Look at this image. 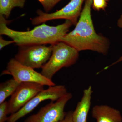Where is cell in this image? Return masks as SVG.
Segmentation results:
<instances>
[{"instance_id": "obj_7", "label": "cell", "mask_w": 122, "mask_h": 122, "mask_svg": "<svg viewBox=\"0 0 122 122\" xmlns=\"http://www.w3.org/2000/svg\"><path fill=\"white\" fill-rule=\"evenodd\" d=\"M71 93L67 94L55 102L42 107L37 113L30 116L24 122H59L65 118L66 113L64 111L67 102L72 98Z\"/></svg>"}, {"instance_id": "obj_11", "label": "cell", "mask_w": 122, "mask_h": 122, "mask_svg": "<svg viewBox=\"0 0 122 122\" xmlns=\"http://www.w3.org/2000/svg\"><path fill=\"white\" fill-rule=\"evenodd\" d=\"M92 115L97 122H122L120 111L106 105H97L93 107Z\"/></svg>"}, {"instance_id": "obj_4", "label": "cell", "mask_w": 122, "mask_h": 122, "mask_svg": "<svg viewBox=\"0 0 122 122\" xmlns=\"http://www.w3.org/2000/svg\"><path fill=\"white\" fill-rule=\"evenodd\" d=\"M52 53L51 46L36 45L19 46L14 58L19 63L33 69L42 68Z\"/></svg>"}, {"instance_id": "obj_13", "label": "cell", "mask_w": 122, "mask_h": 122, "mask_svg": "<svg viewBox=\"0 0 122 122\" xmlns=\"http://www.w3.org/2000/svg\"><path fill=\"white\" fill-rule=\"evenodd\" d=\"M26 0H0V15L5 18L9 17L13 9L24 8Z\"/></svg>"}, {"instance_id": "obj_2", "label": "cell", "mask_w": 122, "mask_h": 122, "mask_svg": "<svg viewBox=\"0 0 122 122\" xmlns=\"http://www.w3.org/2000/svg\"><path fill=\"white\" fill-rule=\"evenodd\" d=\"M0 15V34L11 38L16 45H45L55 44L68 33L73 24L68 20L56 26H50L45 23L28 31H17L7 26L9 21Z\"/></svg>"}, {"instance_id": "obj_3", "label": "cell", "mask_w": 122, "mask_h": 122, "mask_svg": "<svg viewBox=\"0 0 122 122\" xmlns=\"http://www.w3.org/2000/svg\"><path fill=\"white\" fill-rule=\"evenodd\" d=\"M52 53L41 73L50 80L61 69L74 65L79 57V52L65 42L60 41L51 45Z\"/></svg>"}, {"instance_id": "obj_5", "label": "cell", "mask_w": 122, "mask_h": 122, "mask_svg": "<svg viewBox=\"0 0 122 122\" xmlns=\"http://www.w3.org/2000/svg\"><path fill=\"white\" fill-rule=\"evenodd\" d=\"M2 75H10L13 78L20 82H33L48 86L56 85L52 80L44 76L34 69L19 63L15 58H12L7 63L6 69L3 71Z\"/></svg>"}, {"instance_id": "obj_15", "label": "cell", "mask_w": 122, "mask_h": 122, "mask_svg": "<svg viewBox=\"0 0 122 122\" xmlns=\"http://www.w3.org/2000/svg\"><path fill=\"white\" fill-rule=\"evenodd\" d=\"M8 115V102L5 101L0 104V122H7Z\"/></svg>"}, {"instance_id": "obj_20", "label": "cell", "mask_w": 122, "mask_h": 122, "mask_svg": "<svg viewBox=\"0 0 122 122\" xmlns=\"http://www.w3.org/2000/svg\"></svg>"}, {"instance_id": "obj_18", "label": "cell", "mask_w": 122, "mask_h": 122, "mask_svg": "<svg viewBox=\"0 0 122 122\" xmlns=\"http://www.w3.org/2000/svg\"><path fill=\"white\" fill-rule=\"evenodd\" d=\"M117 24L119 27L122 28V14L120 16V18L118 20ZM122 61V57H120V58L118 59L117 61L114 62V63H112L111 65H109L108 66L106 67L105 68V69H108V68L110 67L111 66L114 65H115V64H116L117 63H119V62H120Z\"/></svg>"}, {"instance_id": "obj_19", "label": "cell", "mask_w": 122, "mask_h": 122, "mask_svg": "<svg viewBox=\"0 0 122 122\" xmlns=\"http://www.w3.org/2000/svg\"><path fill=\"white\" fill-rule=\"evenodd\" d=\"M73 111H69L68 113H66L65 118L61 122H73L72 119V114Z\"/></svg>"}, {"instance_id": "obj_8", "label": "cell", "mask_w": 122, "mask_h": 122, "mask_svg": "<svg viewBox=\"0 0 122 122\" xmlns=\"http://www.w3.org/2000/svg\"><path fill=\"white\" fill-rule=\"evenodd\" d=\"M85 0H71L61 9L52 13H46L41 9L37 10V16L31 19L34 25H38L46 21L57 19H65L76 25L81 15L82 4Z\"/></svg>"}, {"instance_id": "obj_12", "label": "cell", "mask_w": 122, "mask_h": 122, "mask_svg": "<svg viewBox=\"0 0 122 122\" xmlns=\"http://www.w3.org/2000/svg\"><path fill=\"white\" fill-rule=\"evenodd\" d=\"M13 78L0 84V104L5 102L7 98L11 96L20 85Z\"/></svg>"}, {"instance_id": "obj_10", "label": "cell", "mask_w": 122, "mask_h": 122, "mask_svg": "<svg viewBox=\"0 0 122 122\" xmlns=\"http://www.w3.org/2000/svg\"><path fill=\"white\" fill-rule=\"evenodd\" d=\"M93 91L91 86L83 91V96L77 104L74 111H73V122H87V115L91 104Z\"/></svg>"}, {"instance_id": "obj_9", "label": "cell", "mask_w": 122, "mask_h": 122, "mask_svg": "<svg viewBox=\"0 0 122 122\" xmlns=\"http://www.w3.org/2000/svg\"><path fill=\"white\" fill-rule=\"evenodd\" d=\"M44 85L33 82H22L11 96L8 102V114L18 111L35 95L44 90Z\"/></svg>"}, {"instance_id": "obj_16", "label": "cell", "mask_w": 122, "mask_h": 122, "mask_svg": "<svg viewBox=\"0 0 122 122\" xmlns=\"http://www.w3.org/2000/svg\"><path fill=\"white\" fill-rule=\"evenodd\" d=\"M107 5V0H93L92 7L95 10H105Z\"/></svg>"}, {"instance_id": "obj_17", "label": "cell", "mask_w": 122, "mask_h": 122, "mask_svg": "<svg viewBox=\"0 0 122 122\" xmlns=\"http://www.w3.org/2000/svg\"><path fill=\"white\" fill-rule=\"evenodd\" d=\"M15 43V42L13 41H7L3 38L1 35L0 37V50H1L3 48L10 44Z\"/></svg>"}, {"instance_id": "obj_1", "label": "cell", "mask_w": 122, "mask_h": 122, "mask_svg": "<svg viewBox=\"0 0 122 122\" xmlns=\"http://www.w3.org/2000/svg\"><path fill=\"white\" fill-rule=\"evenodd\" d=\"M93 0H86L80 18L73 30L61 39L78 51L90 50L105 55L107 54L109 42L106 37L96 33L92 18Z\"/></svg>"}, {"instance_id": "obj_6", "label": "cell", "mask_w": 122, "mask_h": 122, "mask_svg": "<svg viewBox=\"0 0 122 122\" xmlns=\"http://www.w3.org/2000/svg\"><path fill=\"white\" fill-rule=\"evenodd\" d=\"M67 89L63 85H55L49 86L35 95L31 100L20 109L8 117L6 122H16L33 111L43 101L50 100L55 102L67 94Z\"/></svg>"}, {"instance_id": "obj_14", "label": "cell", "mask_w": 122, "mask_h": 122, "mask_svg": "<svg viewBox=\"0 0 122 122\" xmlns=\"http://www.w3.org/2000/svg\"><path fill=\"white\" fill-rule=\"evenodd\" d=\"M43 7L45 12L49 13L62 0H38Z\"/></svg>"}]
</instances>
